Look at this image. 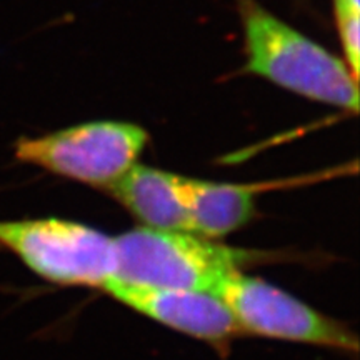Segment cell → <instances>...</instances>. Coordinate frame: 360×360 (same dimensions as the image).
<instances>
[{
  "instance_id": "277c9868",
  "label": "cell",
  "mask_w": 360,
  "mask_h": 360,
  "mask_svg": "<svg viewBox=\"0 0 360 360\" xmlns=\"http://www.w3.org/2000/svg\"><path fill=\"white\" fill-rule=\"evenodd\" d=\"M148 132L120 120H97L40 135L20 137L15 157L60 177L107 188L137 164Z\"/></svg>"
},
{
  "instance_id": "7a4b0ae2",
  "label": "cell",
  "mask_w": 360,
  "mask_h": 360,
  "mask_svg": "<svg viewBox=\"0 0 360 360\" xmlns=\"http://www.w3.org/2000/svg\"><path fill=\"white\" fill-rule=\"evenodd\" d=\"M115 252L117 281L212 294L233 274L267 259L265 252L236 249L191 232L148 227L115 237Z\"/></svg>"
},
{
  "instance_id": "6da1fadb",
  "label": "cell",
  "mask_w": 360,
  "mask_h": 360,
  "mask_svg": "<svg viewBox=\"0 0 360 360\" xmlns=\"http://www.w3.org/2000/svg\"><path fill=\"white\" fill-rule=\"evenodd\" d=\"M245 39L244 72L314 102L359 110L357 79L347 64L278 19L257 0H236Z\"/></svg>"
},
{
  "instance_id": "ba28073f",
  "label": "cell",
  "mask_w": 360,
  "mask_h": 360,
  "mask_svg": "<svg viewBox=\"0 0 360 360\" xmlns=\"http://www.w3.org/2000/svg\"><path fill=\"white\" fill-rule=\"evenodd\" d=\"M267 184H229L182 175L191 232L205 238H222L247 225L257 214V197Z\"/></svg>"
},
{
  "instance_id": "5b68a950",
  "label": "cell",
  "mask_w": 360,
  "mask_h": 360,
  "mask_svg": "<svg viewBox=\"0 0 360 360\" xmlns=\"http://www.w3.org/2000/svg\"><path fill=\"white\" fill-rule=\"evenodd\" d=\"M231 309L244 334L357 354V335L294 295L245 272L233 274L215 292Z\"/></svg>"
},
{
  "instance_id": "9c48e42d",
  "label": "cell",
  "mask_w": 360,
  "mask_h": 360,
  "mask_svg": "<svg viewBox=\"0 0 360 360\" xmlns=\"http://www.w3.org/2000/svg\"><path fill=\"white\" fill-rule=\"evenodd\" d=\"M337 29L350 74L359 80L360 67V0H334Z\"/></svg>"
},
{
  "instance_id": "3957f363",
  "label": "cell",
  "mask_w": 360,
  "mask_h": 360,
  "mask_svg": "<svg viewBox=\"0 0 360 360\" xmlns=\"http://www.w3.org/2000/svg\"><path fill=\"white\" fill-rule=\"evenodd\" d=\"M0 247L60 285L102 289L115 276V238L70 220H0Z\"/></svg>"
},
{
  "instance_id": "8992f818",
  "label": "cell",
  "mask_w": 360,
  "mask_h": 360,
  "mask_svg": "<svg viewBox=\"0 0 360 360\" xmlns=\"http://www.w3.org/2000/svg\"><path fill=\"white\" fill-rule=\"evenodd\" d=\"M102 289L135 312L215 347H225L244 335L231 309L212 292L160 289L117 278Z\"/></svg>"
},
{
  "instance_id": "52a82bcc",
  "label": "cell",
  "mask_w": 360,
  "mask_h": 360,
  "mask_svg": "<svg viewBox=\"0 0 360 360\" xmlns=\"http://www.w3.org/2000/svg\"><path fill=\"white\" fill-rule=\"evenodd\" d=\"M107 191L143 227L191 232L182 175L135 164Z\"/></svg>"
}]
</instances>
